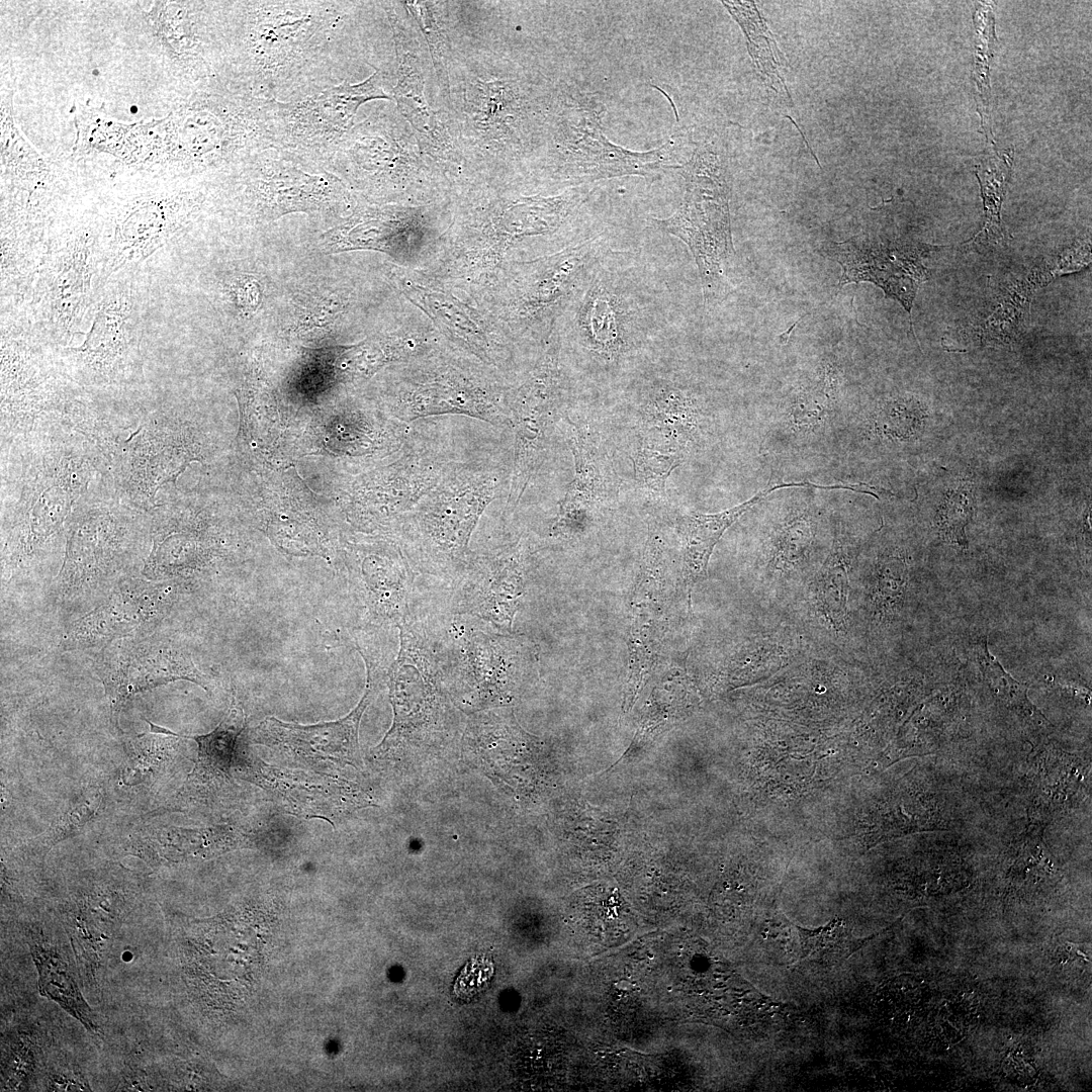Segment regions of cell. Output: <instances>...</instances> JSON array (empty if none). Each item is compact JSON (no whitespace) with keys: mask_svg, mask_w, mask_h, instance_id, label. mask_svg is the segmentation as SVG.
<instances>
[{"mask_svg":"<svg viewBox=\"0 0 1092 1092\" xmlns=\"http://www.w3.org/2000/svg\"><path fill=\"white\" fill-rule=\"evenodd\" d=\"M2 508L17 531L20 555L31 556L68 524L81 500L110 481L99 449L60 422L2 443Z\"/></svg>","mask_w":1092,"mask_h":1092,"instance_id":"obj_1","label":"cell"},{"mask_svg":"<svg viewBox=\"0 0 1092 1092\" xmlns=\"http://www.w3.org/2000/svg\"><path fill=\"white\" fill-rule=\"evenodd\" d=\"M493 460H452L440 480L401 518L403 553L414 570L453 582L469 562L471 536L510 478Z\"/></svg>","mask_w":1092,"mask_h":1092,"instance_id":"obj_2","label":"cell"},{"mask_svg":"<svg viewBox=\"0 0 1092 1092\" xmlns=\"http://www.w3.org/2000/svg\"><path fill=\"white\" fill-rule=\"evenodd\" d=\"M605 244L598 236L515 261L472 301L518 349L526 344L539 348L607 253Z\"/></svg>","mask_w":1092,"mask_h":1092,"instance_id":"obj_3","label":"cell"},{"mask_svg":"<svg viewBox=\"0 0 1092 1092\" xmlns=\"http://www.w3.org/2000/svg\"><path fill=\"white\" fill-rule=\"evenodd\" d=\"M244 89L275 101L320 62L341 19L331 2H247L243 5Z\"/></svg>","mask_w":1092,"mask_h":1092,"instance_id":"obj_4","label":"cell"},{"mask_svg":"<svg viewBox=\"0 0 1092 1092\" xmlns=\"http://www.w3.org/2000/svg\"><path fill=\"white\" fill-rule=\"evenodd\" d=\"M655 297L623 256L605 253L575 295L557 331L600 365L615 369L638 350L657 323Z\"/></svg>","mask_w":1092,"mask_h":1092,"instance_id":"obj_5","label":"cell"},{"mask_svg":"<svg viewBox=\"0 0 1092 1092\" xmlns=\"http://www.w3.org/2000/svg\"><path fill=\"white\" fill-rule=\"evenodd\" d=\"M513 385L496 370L445 342L401 363L395 414L408 422L461 415L497 427L510 426Z\"/></svg>","mask_w":1092,"mask_h":1092,"instance_id":"obj_6","label":"cell"},{"mask_svg":"<svg viewBox=\"0 0 1092 1092\" xmlns=\"http://www.w3.org/2000/svg\"><path fill=\"white\" fill-rule=\"evenodd\" d=\"M480 620L453 614L436 631L437 648L451 699L462 708L483 710L509 703L533 672V646Z\"/></svg>","mask_w":1092,"mask_h":1092,"instance_id":"obj_7","label":"cell"},{"mask_svg":"<svg viewBox=\"0 0 1092 1092\" xmlns=\"http://www.w3.org/2000/svg\"><path fill=\"white\" fill-rule=\"evenodd\" d=\"M84 336L77 347L56 348L68 377L84 396L94 391L122 393L146 383L141 304L133 280H113L102 288Z\"/></svg>","mask_w":1092,"mask_h":1092,"instance_id":"obj_8","label":"cell"},{"mask_svg":"<svg viewBox=\"0 0 1092 1092\" xmlns=\"http://www.w3.org/2000/svg\"><path fill=\"white\" fill-rule=\"evenodd\" d=\"M569 393L564 347L555 330L537 350L534 364L522 381L514 384L511 391L509 410L514 449L505 508L508 513L517 509L542 466Z\"/></svg>","mask_w":1092,"mask_h":1092,"instance_id":"obj_9","label":"cell"},{"mask_svg":"<svg viewBox=\"0 0 1092 1092\" xmlns=\"http://www.w3.org/2000/svg\"><path fill=\"white\" fill-rule=\"evenodd\" d=\"M677 171L685 179L682 202L670 216L653 220L689 247L705 292L712 293L732 250L727 160L717 146L700 144Z\"/></svg>","mask_w":1092,"mask_h":1092,"instance_id":"obj_10","label":"cell"},{"mask_svg":"<svg viewBox=\"0 0 1092 1092\" xmlns=\"http://www.w3.org/2000/svg\"><path fill=\"white\" fill-rule=\"evenodd\" d=\"M81 393L57 354L24 335L2 333V443L65 422Z\"/></svg>","mask_w":1092,"mask_h":1092,"instance_id":"obj_11","label":"cell"},{"mask_svg":"<svg viewBox=\"0 0 1092 1092\" xmlns=\"http://www.w3.org/2000/svg\"><path fill=\"white\" fill-rule=\"evenodd\" d=\"M101 249L88 231L73 232L47 247L31 292L32 306L46 340L70 347L101 292Z\"/></svg>","mask_w":1092,"mask_h":1092,"instance_id":"obj_12","label":"cell"},{"mask_svg":"<svg viewBox=\"0 0 1092 1092\" xmlns=\"http://www.w3.org/2000/svg\"><path fill=\"white\" fill-rule=\"evenodd\" d=\"M606 107L588 93H577L566 104L556 138L560 155L558 177L571 184L623 176L656 177L680 164L673 162L677 147L670 136L660 147L637 152L612 143L604 133Z\"/></svg>","mask_w":1092,"mask_h":1092,"instance_id":"obj_13","label":"cell"},{"mask_svg":"<svg viewBox=\"0 0 1092 1092\" xmlns=\"http://www.w3.org/2000/svg\"><path fill=\"white\" fill-rule=\"evenodd\" d=\"M385 274L448 344L509 379L518 348L466 294L425 272L402 266L390 265Z\"/></svg>","mask_w":1092,"mask_h":1092,"instance_id":"obj_14","label":"cell"},{"mask_svg":"<svg viewBox=\"0 0 1092 1092\" xmlns=\"http://www.w3.org/2000/svg\"><path fill=\"white\" fill-rule=\"evenodd\" d=\"M373 99H392L378 70L357 84L343 82L295 100L273 101L275 148L323 167L352 129L358 108Z\"/></svg>","mask_w":1092,"mask_h":1092,"instance_id":"obj_15","label":"cell"},{"mask_svg":"<svg viewBox=\"0 0 1092 1092\" xmlns=\"http://www.w3.org/2000/svg\"><path fill=\"white\" fill-rule=\"evenodd\" d=\"M366 691L358 705L345 717L312 725L283 722L266 717L247 734V741L264 745L296 766L329 771L347 766L363 769L359 745L361 718L381 688L383 672L369 657Z\"/></svg>","mask_w":1092,"mask_h":1092,"instance_id":"obj_16","label":"cell"},{"mask_svg":"<svg viewBox=\"0 0 1092 1092\" xmlns=\"http://www.w3.org/2000/svg\"><path fill=\"white\" fill-rule=\"evenodd\" d=\"M235 761V774L261 788L287 813L317 818L333 826L371 801L360 786L347 779L315 770H297L268 764L244 748Z\"/></svg>","mask_w":1092,"mask_h":1092,"instance_id":"obj_17","label":"cell"},{"mask_svg":"<svg viewBox=\"0 0 1092 1092\" xmlns=\"http://www.w3.org/2000/svg\"><path fill=\"white\" fill-rule=\"evenodd\" d=\"M311 162L271 148L243 167L248 198L256 214L274 219L285 213L329 211L346 198L341 180L328 170L311 172Z\"/></svg>","mask_w":1092,"mask_h":1092,"instance_id":"obj_18","label":"cell"},{"mask_svg":"<svg viewBox=\"0 0 1092 1092\" xmlns=\"http://www.w3.org/2000/svg\"><path fill=\"white\" fill-rule=\"evenodd\" d=\"M97 672L116 718L135 694L179 679L210 693L213 684L181 645L155 636L119 639L103 648Z\"/></svg>","mask_w":1092,"mask_h":1092,"instance_id":"obj_19","label":"cell"},{"mask_svg":"<svg viewBox=\"0 0 1092 1092\" xmlns=\"http://www.w3.org/2000/svg\"><path fill=\"white\" fill-rule=\"evenodd\" d=\"M135 874L116 863L84 874L65 905V919L82 970L92 978L106 941L136 897Z\"/></svg>","mask_w":1092,"mask_h":1092,"instance_id":"obj_20","label":"cell"},{"mask_svg":"<svg viewBox=\"0 0 1092 1092\" xmlns=\"http://www.w3.org/2000/svg\"><path fill=\"white\" fill-rule=\"evenodd\" d=\"M527 547L523 541L490 552H473L452 582V613L483 621L500 633H511L525 594Z\"/></svg>","mask_w":1092,"mask_h":1092,"instance_id":"obj_21","label":"cell"},{"mask_svg":"<svg viewBox=\"0 0 1092 1092\" xmlns=\"http://www.w3.org/2000/svg\"><path fill=\"white\" fill-rule=\"evenodd\" d=\"M655 526H650L640 568L630 598L627 637L626 703H632L652 672L666 627V551Z\"/></svg>","mask_w":1092,"mask_h":1092,"instance_id":"obj_22","label":"cell"},{"mask_svg":"<svg viewBox=\"0 0 1092 1092\" xmlns=\"http://www.w3.org/2000/svg\"><path fill=\"white\" fill-rule=\"evenodd\" d=\"M172 599L173 588L166 582L125 577L108 599L72 624L61 644L69 650L104 648L119 639L149 636Z\"/></svg>","mask_w":1092,"mask_h":1092,"instance_id":"obj_23","label":"cell"},{"mask_svg":"<svg viewBox=\"0 0 1092 1092\" xmlns=\"http://www.w3.org/2000/svg\"><path fill=\"white\" fill-rule=\"evenodd\" d=\"M842 267L839 286L871 281L898 299L911 314L913 299L927 269L922 256L926 247L850 240L826 247Z\"/></svg>","mask_w":1092,"mask_h":1092,"instance_id":"obj_24","label":"cell"},{"mask_svg":"<svg viewBox=\"0 0 1092 1092\" xmlns=\"http://www.w3.org/2000/svg\"><path fill=\"white\" fill-rule=\"evenodd\" d=\"M246 716L234 704L220 723L202 735H180L197 744V759L179 795L186 801L202 804L231 799L236 794L235 761L244 741Z\"/></svg>","mask_w":1092,"mask_h":1092,"instance_id":"obj_25","label":"cell"},{"mask_svg":"<svg viewBox=\"0 0 1092 1092\" xmlns=\"http://www.w3.org/2000/svg\"><path fill=\"white\" fill-rule=\"evenodd\" d=\"M255 843L256 839L243 827L228 823L190 828L150 826L129 836L125 851L158 866L209 858Z\"/></svg>","mask_w":1092,"mask_h":1092,"instance_id":"obj_26","label":"cell"},{"mask_svg":"<svg viewBox=\"0 0 1092 1092\" xmlns=\"http://www.w3.org/2000/svg\"><path fill=\"white\" fill-rule=\"evenodd\" d=\"M181 204L148 201L136 205L115 226L101 251L100 287L114 274L139 264L158 251L181 226Z\"/></svg>","mask_w":1092,"mask_h":1092,"instance_id":"obj_27","label":"cell"},{"mask_svg":"<svg viewBox=\"0 0 1092 1092\" xmlns=\"http://www.w3.org/2000/svg\"><path fill=\"white\" fill-rule=\"evenodd\" d=\"M640 414L647 433L663 442L666 450L682 454L697 443L704 428L705 416L695 392L668 379H655L644 387Z\"/></svg>","mask_w":1092,"mask_h":1092,"instance_id":"obj_28","label":"cell"},{"mask_svg":"<svg viewBox=\"0 0 1092 1092\" xmlns=\"http://www.w3.org/2000/svg\"><path fill=\"white\" fill-rule=\"evenodd\" d=\"M789 487L820 488L821 485L808 481H779L759 490L744 503L725 511L715 514L693 512L681 518L682 577L689 593L698 581L707 576L710 557L725 531L772 491Z\"/></svg>","mask_w":1092,"mask_h":1092,"instance_id":"obj_29","label":"cell"},{"mask_svg":"<svg viewBox=\"0 0 1092 1092\" xmlns=\"http://www.w3.org/2000/svg\"><path fill=\"white\" fill-rule=\"evenodd\" d=\"M415 572L398 546L391 552L367 553L361 573L365 601L372 614L395 626L412 616Z\"/></svg>","mask_w":1092,"mask_h":1092,"instance_id":"obj_30","label":"cell"},{"mask_svg":"<svg viewBox=\"0 0 1092 1092\" xmlns=\"http://www.w3.org/2000/svg\"><path fill=\"white\" fill-rule=\"evenodd\" d=\"M841 379L838 364L823 360L789 397L782 418L785 429L801 439L825 431L835 413Z\"/></svg>","mask_w":1092,"mask_h":1092,"instance_id":"obj_31","label":"cell"},{"mask_svg":"<svg viewBox=\"0 0 1092 1092\" xmlns=\"http://www.w3.org/2000/svg\"><path fill=\"white\" fill-rule=\"evenodd\" d=\"M566 418L569 424L568 443L574 460V477L558 506L592 514V509L605 500L611 489L607 460L589 434L567 416Z\"/></svg>","mask_w":1092,"mask_h":1092,"instance_id":"obj_32","label":"cell"},{"mask_svg":"<svg viewBox=\"0 0 1092 1092\" xmlns=\"http://www.w3.org/2000/svg\"><path fill=\"white\" fill-rule=\"evenodd\" d=\"M29 945L38 972L41 994L59 1003L89 1031H95V1019L79 991L70 961L57 946L46 944L36 936L31 938Z\"/></svg>","mask_w":1092,"mask_h":1092,"instance_id":"obj_33","label":"cell"},{"mask_svg":"<svg viewBox=\"0 0 1092 1092\" xmlns=\"http://www.w3.org/2000/svg\"><path fill=\"white\" fill-rule=\"evenodd\" d=\"M150 730L125 744L126 759L120 779L126 787L151 785L164 775L178 752L179 734L147 720Z\"/></svg>","mask_w":1092,"mask_h":1092,"instance_id":"obj_34","label":"cell"},{"mask_svg":"<svg viewBox=\"0 0 1092 1092\" xmlns=\"http://www.w3.org/2000/svg\"><path fill=\"white\" fill-rule=\"evenodd\" d=\"M740 25L747 40L748 53L758 75L774 91L791 100L781 74V53L754 2L722 1Z\"/></svg>","mask_w":1092,"mask_h":1092,"instance_id":"obj_35","label":"cell"},{"mask_svg":"<svg viewBox=\"0 0 1092 1092\" xmlns=\"http://www.w3.org/2000/svg\"><path fill=\"white\" fill-rule=\"evenodd\" d=\"M398 76L392 95L400 112L422 136L429 141L431 146L445 147L448 144L446 135L443 134L435 113L424 98L421 73L413 58L407 54H402Z\"/></svg>","mask_w":1092,"mask_h":1092,"instance_id":"obj_36","label":"cell"},{"mask_svg":"<svg viewBox=\"0 0 1092 1092\" xmlns=\"http://www.w3.org/2000/svg\"><path fill=\"white\" fill-rule=\"evenodd\" d=\"M973 653L986 685L1001 704L1024 717L1046 721L1040 711L1029 701L1027 686L1013 678L990 653L986 637H981L974 644Z\"/></svg>","mask_w":1092,"mask_h":1092,"instance_id":"obj_37","label":"cell"},{"mask_svg":"<svg viewBox=\"0 0 1092 1092\" xmlns=\"http://www.w3.org/2000/svg\"><path fill=\"white\" fill-rule=\"evenodd\" d=\"M634 479L640 490L659 502H666V481L685 460L680 452L658 450L641 444L631 455Z\"/></svg>","mask_w":1092,"mask_h":1092,"instance_id":"obj_38","label":"cell"},{"mask_svg":"<svg viewBox=\"0 0 1092 1092\" xmlns=\"http://www.w3.org/2000/svg\"><path fill=\"white\" fill-rule=\"evenodd\" d=\"M104 804L100 787L91 786L80 792L62 811L40 837L38 845L51 849L59 842L77 835L99 814Z\"/></svg>","mask_w":1092,"mask_h":1092,"instance_id":"obj_39","label":"cell"},{"mask_svg":"<svg viewBox=\"0 0 1092 1092\" xmlns=\"http://www.w3.org/2000/svg\"><path fill=\"white\" fill-rule=\"evenodd\" d=\"M426 4L427 3L424 2H407L406 5L418 19L419 24H421L423 31L426 34L438 71V76L444 81V79L447 78L445 46L443 44V40L440 37L441 34L433 21Z\"/></svg>","mask_w":1092,"mask_h":1092,"instance_id":"obj_40","label":"cell"},{"mask_svg":"<svg viewBox=\"0 0 1092 1092\" xmlns=\"http://www.w3.org/2000/svg\"><path fill=\"white\" fill-rule=\"evenodd\" d=\"M308 305L299 312V325L301 327H322L340 311V302L335 299H316L308 301Z\"/></svg>","mask_w":1092,"mask_h":1092,"instance_id":"obj_41","label":"cell"}]
</instances>
